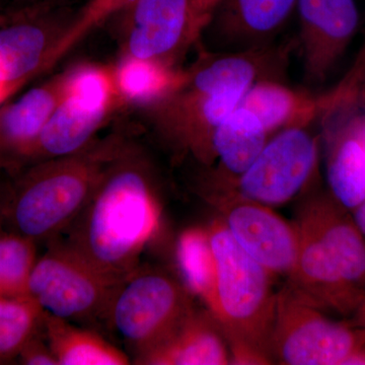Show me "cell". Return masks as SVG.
Returning a JSON list of instances; mask_svg holds the SVG:
<instances>
[{"mask_svg":"<svg viewBox=\"0 0 365 365\" xmlns=\"http://www.w3.org/2000/svg\"><path fill=\"white\" fill-rule=\"evenodd\" d=\"M18 359L26 365H59L48 343L42 342L37 336L23 348Z\"/></svg>","mask_w":365,"mask_h":365,"instance_id":"f1b7e54d","label":"cell"},{"mask_svg":"<svg viewBox=\"0 0 365 365\" xmlns=\"http://www.w3.org/2000/svg\"><path fill=\"white\" fill-rule=\"evenodd\" d=\"M71 20L39 4L14 11L0 26V104L47 72L53 48Z\"/></svg>","mask_w":365,"mask_h":365,"instance_id":"30bf717a","label":"cell"},{"mask_svg":"<svg viewBox=\"0 0 365 365\" xmlns=\"http://www.w3.org/2000/svg\"><path fill=\"white\" fill-rule=\"evenodd\" d=\"M117 16H122L120 56L177 66L194 45L189 0H134Z\"/></svg>","mask_w":365,"mask_h":365,"instance_id":"8fae6325","label":"cell"},{"mask_svg":"<svg viewBox=\"0 0 365 365\" xmlns=\"http://www.w3.org/2000/svg\"><path fill=\"white\" fill-rule=\"evenodd\" d=\"M341 123L333 137L327 163V178L334 200L355 209L365 201V148L354 111L336 115Z\"/></svg>","mask_w":365,"mask_h":365,"instance_id":"ffe728a7","label":"cell"},{"mask_svg":"<svg viewBox=\"0 0 365 365\" xmlns=\"http://www.w3.org/2000/svg\"><path fill=\"white\" fill-rule=\"evenodd\" d=\"M297 4V0H222L210 24L216 39L232 52L258 49L266 47Z\"/></svg>","mask_w":365,"mask_h":365,"instance_id":"e0dca14e","label":"cell"},{"mask_svg":"<svg viewBox=\"0 0 365 365\" xmlns=\"http://www.w3.org/2000/svg\"><path fill=\"white\" fill-rule=\"evenodd\" d=\"M66 71L0 104V170H20L58 104Z\"/></svg>","mask_w":365,"mask_h":365,"instance_id":"9a60e30c","label":"cell"},{"mask_svg":"<svg viewBox=\"0 0 365 365\" xmlns=\"http://www.w3.org/2000/svg\"><path fill=\"white\" fill-rule=\"evenodd\" d=\"M271 54L267 47L202 54L176 90L141 111L173 150L212 165L216 130L257 81L270 78Z\"/></svg>","mask_w":365,"mask_h":365,"instance_id":"6da1fadb","label":"cell"},{"mask_svg":"<svg viewBox=\"0 0 365 365\" xmlns=\"http://www.w3.org/2000/svg\"><path fill=\"white\" fill-rule=\"evenodd\" d=\"M66 72L58 104L23 168L86 148L113 115L124 108L117 88L114 64L79 62Z\"/></svg>","mask_w":365,"mask_h":365,"instance_id":"5b68a950","label":"cell"},{"mask_svg":"<svg viewBox=\"0 0 365 365\" xmlns=\"http://www.w3.org/2000/svg\"><path fill=\"white\" fill-rule=\"evenodd\" d=\"M304 78L319 85L330 76L359 26L354 0H297Z\"/></svg>","mask_w":365,"mask_h":365,"instance_id":"4fadbf2b","label":"cell"},{"mask_svg":"<svg viewBox=\"0 0 365 365\" xmlns=\"http://www.w3.org/2000/svg\"><path fill=\"white\" fill-rule=\"evenodd\" d=\"M341 105L342 97L337 86L314 95L266 78L257 81L247 91L239 107L254 113L271 134L285 129L309 128L319 118L325 120L332 116Z\"/></svg>","mask_w":365,"mask_h":365,"instance_id":"2e32d148","label":"cell"},{"mask_svg":"<svg viewBox=\"0 0 365 365\" xmlns=\"http://www.w3.org/2000/svg\"><path fill=\"white\" fill-rule=\"evenodd\" d=\"M220 1L222 0H189L191 9V35L194 43L200 39L208 28Z\"/></svg>","mask_w":365,"mask_h":365,"instance_id":"83f0119b","label":"cell"},{"mask_svg":"<svg viewBox=\"0 0 365 365\" xmlns=\"http://www.w3.org/2000/svg\"><path fill=\"white\" fill-rule=\"evenodd\" d=\"M177 259L190 292L208 304L215 287V262L208 230L191 228L178 241Z\"/></svg>","mask_w":365,"mask_h":365,"instance_id":"d4e9b609","label":"cell"},{"mask_svg":"<svg viewBox=\"0 0 365 365\" xmlns=\"http://www.w3.org/2000/svg\"><path fill=\"white\" fill-rule=\"evenodd\" d=\"M11 14L13 13H2V11H0V26L4 25L11 19Z\"/></svg>","mask_w":365,"mask_h":365,"instance_id":"836d02e7","label":"cell"},{"mask_svg":"<svg viewBox=\"0 0 365 365\" xmlns=\"http://www.w3.org/2000/svg\"><path fill=\"white\" fill-rule=\"evenodd\" d=\"M215 196L222 222L242 247L273 276H289L297 261L299 237L290 225L267 206L237 195L232 189Z\"/></svg>","mask_w":365,"mask_h":365,"instance_id":"7c38bea8","label":"cell"},{"mask_svg":"<svg viewBox=\"0 0 365 365\" xmlns=\"http://www.w3.org/2000/svg\"><path fill=\"white\" fill-rule=\"evenodd\" d=\"M268 135L259 118L246 108L230 113L213 137L215 160L223 169L220 179L234 180L244 174L268 143Z\"/></svg>","mask_w":365,"mask_h":365,"instance_id":"7402d4cb","label":"cell"},{"mask_svg":"<svg viewBox=\"0 0 365 365\" xmlns=\"http://www.w3.org/2000/svg\"><path fill=\"white\" fill-rule=\"evenodd\" d=\"M122 282L68 242H55L36 261L26 295L51 316L71 322L91 321L107 319Z\"/></svg>","mask_w":365,"mask_h":365,"instance_id":"ba28073f","label":"cell"},{"mask_svg":"<svg viewBox=\"0 0 365 365\" xmlns=\"http://www.w3.org/2000/svg\"><path fill=\"white\" fill-rule=\"evenodd\" d=\"M355 121H356L357 129H359V135L361 137L365 148V115H356Z\"/></svg>","mask_w":365,"mask_h":365,"instance_id":"1f68e13d","label":"cell"},{"mask_svg":"<svg viewBox=\"0 0 365 365\" xmlns=\"http://www.w3.org/2000/svg\"><path fill=\"white\" fill-rule=\"evenodd\" d=\"M47 343L59 365H126V353L102 336L46 313Z\"/></svg>","mask_w":365,"mask_h":365,"instance_id":"603a6c76","label":"cell"},{"mask_svg":"<svg viewBox=\"0 0 365 365\" xmlns=\"http://www.w3.org/2000/svg\"><path fill=\"white\" fill-rule=\"evenodd\" d=\"M118 91L124 107L146 109L181 85L186 69L155 60L120 56L114 64Z\"/></svg>","mask_w":365,"mask_h":365,"instance_id":"44dd1931","label":"cell"},{"mask_svg":"<svg viewBox=\"0 0 365 365\" xmlns=\"http://www.w3.org/2000/svg\"><path fill=\"white\" fill-rule=\"evenodd\" d=\"M208 235L215 278L206 307L227 340L232 364H273L274 276L237 244L222 220L213 222Z\"/></svg>","mask_w":365,"mask_h":365,"instance_id":"277c9868","label":"cell"},{"mask_svg":"<svg viewBox=\"0 0 365 365\" xmlns=\"http://www.w3.org/2000/svg\"><path fill=\"white\" fill-rule=\"evenodd\" d=\"M4 194H6V191H0V235L4 234V232H1V222H2V220H4Z\"/></svg>","mask_w":365,"mask_h":365,"instance_id":"d6a6232c","label":"cell"},{"mask_svg":"<svg viewBox=\"0 0 365 365\" xmlns=\"http://www.w3.org/2000/svg\"><path fill=\"white\" fill-rule=\"evenodd\" d=\"M294 225L299 248L287 283L324 312L354 314L364 299L345 279L336 257L306 216L299 213Z\"/></svg>","mask_w":365,"mask_h":365,"instance_id":"5bb4252c","label":"cell"},{"mask_svg":"<svg viewBox=\"0 0 365 365\" xmlns=\"http://www.w3.org/2000/svg\"><path fill=\"white\" fill-rule=\"evenodd\" d=\"M128 146L114 133L71 155L26 165L4 194V220L14 232L36 242L56 237L81 215Z\"/></svg>","mask_w":365,"mask_h":365,"instance_id":"3957f363","label":"cell"},{"mask_svg":"<svg viewBox=\"0 0 365 365\" xmlns=\"http://www.w3.org/2000/svg\"><path fill=\"white\" fill-rule=\"evenodd\" d=\"M318 140L307 128L276 133L244 174L218 179L237 195L263 205L292 200L313 176L318 162Z\"/></svg>","mask_w":365,"mask_h":365,"instance_id":"9c48e42d","label":"cell"},{"mask_svg":"<svg viewBox=\"0 0 365 365\" xmlns=\"http://www.w3.org/2000/svg\"><path fill=\"white\" fill-rule=\"evenodd\" d=\"M37 242L11 232L0 235V297H24L37 261Z\"/></svg>","mask_w":365,"mask_h":365,"instance_id":"484cf974","label":"cell"},{"mask_svg":"<svg viewBox=\"0 0 365 365\" xmlns=\"http://www.w3.org/2000/svg\"><path fill=\"white\" fill-rule=\"evenodd\" d=\"M160 211L148 170L128 146L72 222L67 242L118 280L138 268L158 227Z\"/></svg>","mask_w":365,"mask_h":365,"instance_id":"7a4b0ae2","label":"cell"},{"mask_svg":"<svg viewBox=\"0 0 365 365\" xmlns=\"http://www.w3.org/2000/svg\"><path fill=\"white\" fill-rule=\"evenodd\" d=\"M364 100H365V91H364Z\"/></svg>","mask_w":365,"mask_h":365,"instance_id":"e575fe53","label":"cell"},{"mask_svg":"<svg viewBox=\"0 0 365 365\" xmlns=\"http://www.w3.org/2000/svg\"><path fill=\"white\" fill-rule=\"evenodd\" d=\"M353 220L365 240V201L353 209Z\"/></svg>","mask_w":365,"mask_h":365,"instance_id":"f546056e","label":"cell"},{"mask_svg":"<svg viewBox=\"0 0 365 365\" xmlns=\"http://www.w3.org/2000/svg\"><path fill=\"white\" fill-rule=\"evenodd\" d=\"M189 288L162 271L137 268L120 284L108 311L134 361L165 342L195 309Z\"/></svg>","mask_w":365,"mask_h":365,"instance_id":"8992f818","label":"cell"},{"mask_svg":"<svg viewBox=\"0 0 365 365\" xmlns=\"http://www.w3.org/2000/svg\"><path fill=\"white\" fill-rule=\"evenodd\" d=\"M342 206L317 197L300 209L339 263L347 282L365 299V240ZM364 302V300H362Z\"/></svg>","mask_w":365,"mask_h":365,"instance_id":"d6986e66","label":"cell"},{"mask_svg":"<svg viewBox=\"0 0 365 365\" xmlns=\"http://www.w3.org/2000/svg\"><path fill=\"white\" fill-rule=\"evenodd\" d=\"M355 317V325L359 327V328L364 329L365 331V299L364 302L360 304L359 309H356L354 314Z\"/></svg>","mask_w":365,"mask_h":365,"instance_id":"4dcf8cb0","label":"cell"},{"mask_svg":"<svg viewBox=\"0 0 365 365\" xmlns=\"http://www.w3.org/2000/svg\"><path fill=\"white\" fill-rule=\"evenodd\" d=\"M145 365L232 364L227 340L209 312L194 309L165 342L136 360Z\"/></svg>","mask_w":365,"mask_h":365,"instance_id":"ac0fdd59","label":"cell"},{"mask_svg":"<svg viewBox=\"0 0 365 365\" xmlns=\"http://www.w3.org/2000/svg\"><path fill=\"white\" fill-rule=\"evenodd\" d=\"M134 0H88L86 6L71 19L53 48L48 60L47 71L90 35L98 26L115 18Z\"/></svg>","mask_w":365,"mask_h":365,"instance_id":"4316f807","label":"cell"},{"mask_svg":"<svg viewBox=\"0 0 365 365\" xmlns=\"http://www.w3.org/2000/svg\"><path fill=\"white\" fill-rule=\"evenodd\" d=\"M45 316L44 309L28 295L0 297V364L18 359L44 325Z\"/></svg>","mask_w":365,"mask_h":365,"instance_id":"cb8c5ba5","label":"cell"},{"mask_svg":"<svg viewBox=\"0 0 365 365\" xmlns=\"http://www.w3.org/2000/svg\"><path fill=\"white\" fill-rule=\"evenodd\" d=\"M364 349V329L329 318L288 283L277 292L270 342L273 362L346 365Z\"/></svg>","mask_w":365,"mask_h":365,"instance_id":"52a82bcc","label":"cell"}]
</instances>
